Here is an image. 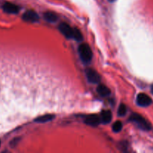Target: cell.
Segmentation results:
<instances>
[{
    "mask_svg": "<svg viewBox=\"0 0 153 153\" xmlns=\"http://www.w3.org/2000/svg\"><path fill=\"white\" fill-rule=\"evenodd\" d=\"M76 40H78V41H81L83 39V36H82V33L79 31L78 28H75V34H74V38Z\"/></svg>",
    "mask_w": 153,
    "mask_h": 153,
    "instance_id": "obj_15",
    "label": "cell"
},
{
    "mask_svg": "<svg viewBox=\"0 0 153 153\" xmlns=\"http://www.w3.org/2000/svg\"><path fill=\"white\" fill-rule=\"evenodd\" d=\"M2 8L4 12L7 13H17L19 10V7L16 4H13L10 2H5L2 6Z\"/></svg>",
    "mask_w": 153,
    "mask_h": 153,
    "instance_id": "obj_8",
    "label": "cell"
},
{
    "mask_svg": "<svg viewBox=\"0 0 153 153\" xmlns=\"http://www.w3.org/2000/svg\"><path fill=\"white\" fill-rule=\"evenodd\" d=\"M0 145H1V142H0Z\"/></svg>",
    "mask_w": 153,
    "mask_h": 153,
    "instance_id": "obj_18",
    "label": "cell"
},
{
    "mask_svg": "<svg viewBox=\"0 0 153 153\" xmlns=\"http://www.w3.org/2000/svg\"><path fill=\"white\" fill-rule=\"evenodd\" d=\"M54 115L50 114H44L42 115V116L38 117L37 118H36L34 120V122L37 123H47L51 121L52 120L54 119Z\"/></svg>",
    "mask_w": 153,
    "mask_h": 153,
    "instance_id": "obj_10",
    "label": "cell"
},
{
    "mask_svg": "<svg viewBox=\"0 0 153 153\" xmlns=\"http://www.w3.org/2000/svg\"><path fill=\"white\" fill-rule=\"evenodd\" d=\"M22 19L25 22H36L39 20V16L35 11L29 10L25 11L22 15Z\"/></svg>",
    "mask_w": 153,
    "mask_h": 153,
    "instance_id": "obj_5",
    "label": "cell"
},
{
    "mask_svg": "<svg viewBox=\"0 0 153 153\" xmlns=\"http://www.w3.org/2000/svg\"><path fill=\"white\" fill-rule=\"evenodd\" d=\"M79 54L81 60L85 64H89L93 58V52L91 47L87 43H83L79 46Z\"/></svg>",
    "mask_w": 153,
    "mask_h": 153,
    "instance_id": "obj_1",
    "label": "cell"
},
{
    "mask_svg": "<svg viewBox=\"0 0 153 153\" xmlns=\"http://www.w3.org/2000/svg\"><path fill=\"white\" fill-rule=\"evenodd\" d=\"M85 124L91 126H97L100 125V123H101V118L96 114L89 115L85 118Z\"/></svg>",
    "mask_w": 153,
    "mask_h": 153,
    "instance_id": "obj_7",
    "label": "cell"
},
{
    "mask_svg": "<svg viewBox=\"0 0 153 153\" xmlns=\"http://www.w3.org/2000/svg\"><path fill=\"white\" fill-rule=\"evenodd\" d=\"M123 128V124L120 121H116L113 124V126H112V130L114 132L117 133L122 130Z\"/></svg>",
    "mask_w": 153,
    "mask_h": 153,
    "instance_id": "obj_13",
    "label": "cell"
},
{
    "mask_svg": "<svg viewBox=\"0 0 153 153\" xmlns=\"http://www.w3.org/2000/svg\"><path fill=\"white\" fill-rule=\"evenodd\" d=\"M85 74H86V77L88 82L91 83L97 84L100 82L101 78H100V74L93 69H87L85 71Z\"/></svg>",
    "mask_w": 153,
    "mask_h": 153,
    "instance_id": "obj_4",
    "label": "cell"
},
{
    "mask_svg": "<svg viewBox=\"0 0 153 153\" xmlns=\"http://www.w3.org/2000/svg\"><path fill=\"white\" fill-rule=\"evenodd\" d=\"M115 0H109V1H111V2H112V1H114Z\"/></svg>",
    "mask_w": 153,
    "mask_h": 153,
    "instance_id": "obj_17",
    "label": "cell"
},
{
    "mask_svg": "<svg viewBox=\"0 0 153 153\" xmlns=\"http://www.w3.org/2000/svg\"><path fill=\"white\" fill-rule=\"evenodd\" d=\"M97 93L102 97H108L111 94V90L107 86H105V85H102V84L97 87Z\"/></svg>",
    "mask_w": 153,
    "mask_h": 153,
    "instance_id": "obj_9",
    "label": "cell"
},
{
    "mask_svg": "<svg viewBox=\"0 0 153 153\" xmlns=\"http://www.w3.org/2000/svg\"><path fill=\"white\" fill-rule=\"evenodd\" d=\"M59 30L64 36H65L67 38L71 39L74 38L75 28H71L68 24L62 22L59 25Z\"/></svg>",
    "mask_w": 153,
    "mask_h": 153,
    "instance_id": "obj_3",
    "label": "cell"
},
{
    "mask_svg": "<svg viewBox=\"0 0 153 153\" xmlns=\"http://www.w3.org/2000/svg\"><path fill=\"white\" fill-rule=\"evenodd\" d=\"M151 92H152V94H153V85H152V87H151Z\"/></svg>",
    "mask_w": 153,
    "mask_h": 153,
    "instance_id": "obj_16",
    "label": "cell"
},
{
    "mask_svg": "<svg viewBox=\"0 0 153 153\" xmlns=\"http://www.w3.org/2000/svg\"><path fill=\"white\" fill-rule=\"evenodd\" d=\"M137 103L142 107H146L151 105L152 99L145 94H139L137 97Z\"/></svg>",
    "mask_w": 153,
    "mask_h": 153,
    "instance_id": "obj_6",
    "label": "cell"
},
{
    "mask_svg": "<svg viewBox=\"0 0 153 153\" xmlns=\"http://www.w3.org/2000/svg\"><path fill=\"white\" fill-rule=\"evenodd\" d=\"M130 120L135 123L141 129L146 130V131L151 129V126L149 123L147 122V120L144 117L138 114H133L130 117Z\"/></svg>",
    "mask_w": 153,
    "mask_h": 153,
    "instance_id": "obj_2",
    "label": "cell"
},
{
    "mask_svg": "<svg viewBox=\"0 0 153 153\" xmlns=\"http://www.w3.org/2000/svg\"><path fill=\"white\" fill-rule=\"evenodd\" d=\"M127 112V108L126 105L121 104L120 105L119 108H118V116L119 117H123L126 114Z\"/></svg>",
    "mask_w": 153,
    "mask_h": 153,
    "instance_id": "obj_14",
    "label": "cell"
},
{
    "mask_svg": "<svg viewBox=\"0 0 153 153\" xmlns=\"http://www.w3.org/2000/svg\"><path fill=\"white\" fill-rule=\"evenodd\" d=\"M43 17H44L45 20H46L49 22H55L58 20V16L55 13L51 11L45 12L43 14Z\"/></svg>",
    "mask_w": 153,
    "mask_h": 153,
    "instance_id": "obj_12",
    "label": "cell"
},
{
    "mask_svg": "<svg viewBox=\"0 0 153 153\" xmlns=\"http://www.w3.org/2000/svg\"><path fill=\"white\" fill-rule=\"evenodd\" d=\"M101 122L104 124H108L111 121L112 114L110 111H103L101 113Z\"/></svg>",
    "mask_w": 153,
    "mask_h": 153,
    "instance_id": "obj_11",
    "label": "cell"
}]
</instances>
